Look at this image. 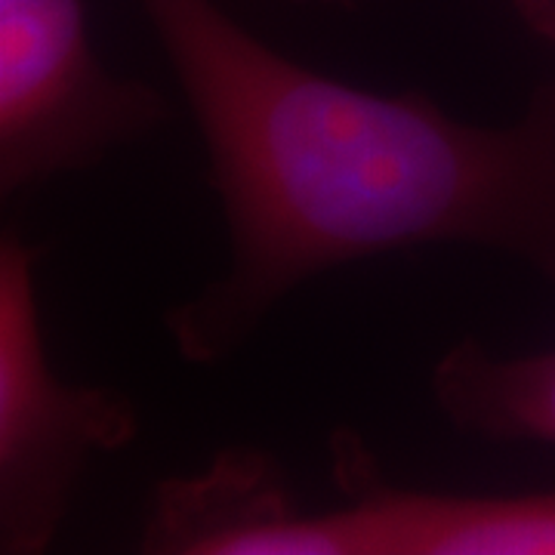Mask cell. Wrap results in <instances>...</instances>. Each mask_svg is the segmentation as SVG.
I'll use <instances>...</instances> for the list:
<instances>
[{
	"mask_svg": "<svg viewBox=\"0 0 555 555\" xmlns=\"http://www.w3.org/2000/svg\"><path fill=\"white\" fill-rule=\"evenodd\" d=\"M195 120L225 266L164 315L177 356L217 367L324 272L473 247L555 284V80L509 124L454 118L284 56L217 0H137Z\"/></svg>",
	"mask_w": 555,
	"mask_h": 555,
	"instance_id": "6da1fadb",
	"label": "cell"
},
{
	"mask_svg": "<svg viewBox=\"0 0 555 555\" xmlns=\"http://www.w3.org/2000/svg\"><path fill=\"white\" fill-rule=\"evenodd\" d=\"M139 438V408L112 386L53 367L38 291V247L0 238V555H43L96 456Z\"/></svg>",
	"mask_w": 555,
	"mask_h": 555,
	"instance_id": "7a4b0ae2",
	"label": "cell"
},
{
	"mask_svg": "<svg viewBox=\"0 0 555 555\" xmlns=\"http://www.w3.org/2000/svg\"><path fill=\"white\" fill-rule=\"evenodd\" d=\"M170 120L152 83L100 56L87 0H0V195L93 170Z\"/></svg>",
	"mask_w": 555,
	"mask_h": 555,
	"instance_id": "3957f363",
	"label": "cell"
},
{
	"mask_svg": "<svg viewBox=\"0 0 555 555\" xmlns=\"http://www.w3.org/2000/svg\"><path fill=\"white\" fill-rule=\"evenodd\" d=\"M343 500H294L266 537V555H555V488L454 494L389 485L358 444L337 441Z\"/></svg>",
	"mask_w": 555,
	"mask_h": 555,
	"instance_id": "277c9868",
	"label": "cell"
},
{
	"mask_svg": "<svg viewBox=\"0 0 555 555\" xmlns=\"http://www.w3.org/2000/svg\"><path fill=\"white\" fill-rule=\"evenodd\" d=\"M429 396L460 433L555 448V346L496 356L478 339H456L429 371Z\"/></svg>",
	"mask_w": 555,
	"mask_h": 555,
	"instance_id": "5b68a950",
	"label": "cell"
},
{
	"mask_svg": "<svg viewBox=\"0 0 555 555\" xmlns=\"http://www.w3.org/2000/svg\"><path fill=\"white\" fill-rule=\"evenodd\" d=\"M528 28L555 50V0H513Z\"/></svg>",
	"mask_w": 555,
	"mask_h": 555,
	"instance_id": "8992f818",
	"label": "cell"
},
{
	"mask_svg": "<svg viewBox=\"0 0 555 555\" xmlns=\"http://www.w3.org/2000/svg\"><path fill=\"white\" fill-rule=\"evenodd\" d=\"M297 3H352V0H297Z\"/></svg>",
	"mask_w": 555,
	"mask_h": 555,
	"instance_id": "52a82bcc",
	"label": "cell"
}]
</instances>
